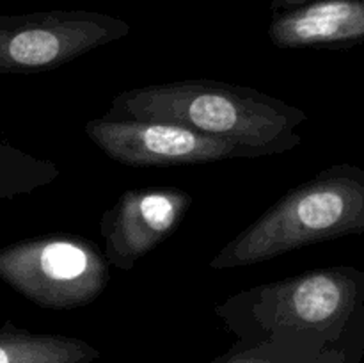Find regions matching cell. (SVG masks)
Returning <instances> with one entry per match:
<instances>
[{"instance_id": "cell-5", "label": "cell", "mask_w": 364, "mask_h": 363, "mask_svg": "<svg viewBox=\"0 0 364 363\" xmlns=\"http://www.w3.org/2000/svg\"><path fill=\"white\" fill-rule=\"evenodd\" d=\"M128 32L124 20L95 11L0 16V73L59 68Z\"/></svg>"}, {"instance_id": "cell-3", "label": "cell", "mask_w": 364, "mask_h": 363, "mask_svg": "<svg viewBox=\"0 0 364 363\" xmlns=\"http://www.w3.org/2000/svg\"><path fill=\"white\" fill-rule=\"evenodd\" d=\"M274 326L311 338L322 363H358L364 351V270L323 267L258 290Z\"/></svg>"}, {"instance_id": "cell-6", "label": "cell", "mask_w": 364, "mask_h": 363, "mask_svg": "<svg viewBox=\"0 0 364 363\" xmlns=\"http://www.w3.org/2000/svg\"><path fill=\"white\" fill-rule=\"evenodd\" d=\"M85 134L107 157L134 167L188 166L251 157L235 142L166 121L98 117L85 125Z\"/></svg>"}, {"instance_id": "cell-2", "label": "cell", "mask_w": 364, "mask_h": 363, "mask_svg": "<svg viewBox=\"0 0 364 363\" xmlns=\"http://www.w3.org/2000/svg\"><path fill=\"white\" fill-rule=\"evenodd\" d=\"M364 235V169L327 167L291 189L210 262L213 269L247 267L323 241Z\"/></svg>"}, {"instance_id": "cell-4", "label": "cell", "mask_w": 364, "mask_h": 363, "mask_svg": "<svg viewBox=\"0 0 364 363\" xmlns=\"http://www.w3.org/2000/svg\"><path fill=\"white\" fill-rule=\"evenodd\" d=\"M0 278L43 308L95 301L109 281L98 249L75 235H46L0 249Z\"/></svg>"}, {"instance_id": "cell-10", "label": "cell", "mask_w": 364, "mask_h": 363, "mask_svg": "<svg viewBox=\"0 0 364 363\" xmlns=\"http://www.w3.org/2000/svg\"><path fill=\"white\" fill-rule=\"evenodd\" d=\"M311 2V0H270V11L274 14L283 13V11L295 9L299 6H304V4Z\"/></svg>"}, {"instance_id": "cell-8", "label": "cell", "mask_w": 364, "mask_h": 363, "mask_svg": "<svg viewBox=\"0 0 364 363\" xmlns=\"http://www.w3.org/2000/svg\"><path fill=\"white\" fill-rule=\"evenodd\" d=\"M269 38L279 48H338L364 43V0H311L274 14Z\"/></svg>"}, {"instance_id": "cell-1", "label": "cell", "mask_w": 364, "mask_h": 363, "mask_svg": "<svg viewBox=\"0 0 364 363\" xmlns=\"http://www.w3.org/2000/svg\"><path fill=\"white\" fill-rule=\"evenodd\" d=\"M109 120L166 121L235 142L251 157L290 149L306 121L297 107L251 88L217 80H180L130 89L114 98Z\"/></svg>"}, {"instance_id": "cell-9", "label": "cell", "mask_w": 364, "mask_h": 363, "mask_svg": "<svg viewBox=\"0 0 364 363\" xmlns=\"http://www.w3.org/2000/svg\"><path fill=\"white\" fill-rule=\"evenodd\" d=\"M98 351L77 338L0 330V363H89Z\"/></svg>"}, {"instance_id": "cell-11", "label": "cell", "mask_w": 364, "mask_h": 363, "mask_svg": "<svg viewBox=\"0 0 364 363\" xmlns=\"http://www.w3.org/2000/svg\"><path fill=\"white\" fill-rule=\"evenodd\" d=\"M230 363H258V362H230Z\"/></svg>"}, {"instance_id": "cell-7", "label": "cell", "mask_w": 364, "mask_h": 363, "mask_svg": "<svg viewBox=\"0 0 364 363\" xmlns=\"http://www.w3.org/2000/svg\"><path fill=\"white\" fill-rule=\"evenodd\" d=\"M191 201V194L180 189H134L121 194L102 221L107 260L130 270L180 226Z\"/></svg>"}]
</instances>
